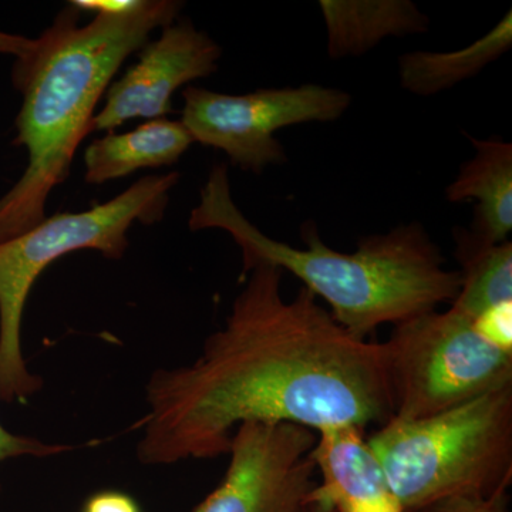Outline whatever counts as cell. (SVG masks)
I'll list each match as a JSON object with an SVG mask.
<instances>
[{"label": "cell", "instance_id": "6da1fadb", "mask_svg": "<svg viewBox=\"0 0 512 512\" xmlns=\"http://www.w3.org/2000/svg\"><path fill=\"white\" fill-rule=\"evenodd\" d=\"M245 275L225 325L197 360L151 373L141 464L224 456L235 430L251 421L319 431L392 419L382 343L343 329L303 286L286 301L284 271L274 265L256 264Z\"/></svg>", "mask_w": 512, "mask_h": 512}, {"label": "cell", "instance_id": "7a4b0ae2", "mask_svg": "<svg viewBox=\"0 0 512 512\" xmlns=\"http://www.w3.org/2000/svg\"><path fill=\"white\" fill-rule=\"evenodd\" d=\"M183 6L178 0H76L15 59L12 82L22 106L13 146L26 148L28 165L0 198V242L45 221L47 200L69 177L121 64L154 30L175 22Z\"/></svg>", "mask_w": 512, "mask_h": 512}, {"label": "cell", "instance_id": "3957f363", "mask_svg": "<svg viewBox=\"0 0 512 512\" xmlns=\"http://www.w3.org/2000/svg\"><path fill=\"white\" fill-rule=\"evenodd\" d=\"M191 231L222 229L242 252V274L256 264L274 265L301 279L303 288L330 306V315L353 336L367 340L386 323L406 322L453 302L461 288L458 271L420 222L360 239L353 254L329 248L315 222H305L293 247L264 234L242 214L231 194L227 165H215L191 212Z\"/></svg>", "mask_w": 512, "mask_h": 512}, {"label": "cell", "instance_id": "277c9868", "mask_svg": "<svg viewBox=\"0 0 512 512\" xmlns=\"http://www.w3.org/2000/svg\"><path fill=\"white\" fill-rule=\"evenodd\" d=\"M367 443L403 512L457 495L507 493L512 384L427 419H390Z\"/></svg>", "mask_w": 512, "mask_h": 512}, {"label": "cell", "instance_id": "5b68a950", "mask_svg": "<svg viewBox=\"0 0 512 512\" xmlns=\"http://www.w3.org/2000/svg\"><path fill=\"white\" fill-rule=\"evenodd\" d=\"M178 180V173L148 175L113 200L46 217L25 234L0 242V402L23 403L42 389L22 350L23 313L37 278L57 259L82 249L123 258L130 247L128 229L163 220Z\"/></svg>", "mask_w": 512, "mask_h": 512}, {"label": "cell", "instance_id": "8992f818", "mask_svg": "<svg viewBox=\"0 0 512 512\" xmlns=\"http://www.w3.org/2000/svg\"><path fill=\"white\" fill-rule=\"evenodd\" d=\"M382 346L392 419H427L512 384V353L485 342L451 308L394 325Z\"/></svg>", "mask_w": 512, "mask_h": 512}, {"label": "cell", "instance_id": "52a82bcc", "mask_svg": "<svg viewBox=\"0 0 512 512\" xmlns=\"http://www.w3.org/2000/svg\"><path fill=\"white\" fill-rule=\"evenodd\" d=\"M183 97L181 123L194 143L224 151L232 164L255 174L288 160L285 148L275 138L276 131L296 124L332 123L352 103L345 90L320 84L247 94L215 93L188 86Z\"/></svg>", "mask_w": 512, "mask_h": 512}, {"label": "cell", "instance_id": "ba28073f", "mask_svg": "<svg viewBox=\"0 0 512 512\" xmlns=\"http://www.w3.org/2000/svg\"><path fill=\"white\" fill-rule=\"evenodd\" d=\"M315 443L316 431L298 424H241L227 473L194 512H306L316 485Z\"/></svg>", "mask_w": 512, "mask_h": 512}, {"label": "cell", "instance_id": "9c48e42d", "mask_svg": "<svg viewBox=\"0 0 512 512\" xmlns=\"http://www.w3.org/2000/svg\"><path fill=\"white\" fill-rule=\"evenodd\" d=\"M222 49L191 20H175L156 40L138 50V59L106 92L103 109L94 116L93 131L113 133L128 120L165 119L174 93L218 70Z\"/></svg>", "mask_w": 512, "mask_h": 512}, {"label": "cell", "instance_id": "30bf717a", "mask_svg": "<svg viewBox=\"0 0 512 512\" xmlns=\"http://www.w3.org/2000/svg\"><path fill=\"white\" fill-rule=\"evenodd\" d=\"M311 460L320 483L313 487L309 503L326 505L332 512H403L360 427L316 431Z\"/></svg>", "mask_w": 512, "mask_h": 512}, {"label": "cell", "instance_id": "8fae6325", "mask_svg": "<svg viewBox=\"0 0 512 512\" xmlns=\"http://www.w3.org/2000/svg\"><path fill=\"white\" fill-rule=\"evenodd\" d=\"M470 138L476 156L461 165L446 188L450 202L476 200L471 231L493 242L507 241L512 229V144L501 138Z\"/></svg>", "mask_w": 512, "mask_h": 512}, {"label": "cell", "instance_id": "7c38bea8", "mask_svg": "<svg viewBox=\"0 0 512 512\" xmlns=\"http://www.w3.org/2000/svg\"><path fill=\"white\" fill-rule=\"evenodd\" d=\"M332 59L362 56L387 37L419 35L429 18L409 0H320Z\"/></svg>", "mask_w": 512, "mask_h": 512}, {"label": "cell", "instance_id": "4fadbf2b", "mask_svg": "<svg viewBox=\"0 0 512 512\" xmlns=\"http://www.w3.org/2000/svg\"><path fill=\"white\" fill-rule=\"evenodd\" d=\"M194 143L181 121L148 120L124 134L107 133L84 151L87 184L120 180L144 168L173 165Z\"/></svg>", "mask_w": 512, "mask_h": 512}, {"label": "cell", "instance_id": "5bb4252c", "mask_svg": "<svg viewBox=\"0 0 512 512\" xmlns=\"http://www.w3.org/2000/svg\"><path fill=\"white\" fill-rule=\"evenodd\" d=\"M512 46V13L508 10L483 37L456 52L406 53L399 60L400 83L406 92L430 97L473 79Z\"/></svg>", "mask_w": 512, "mask_h": 512}, {"label": "cell", "instance_id": "9a60e30c", "mask_svg": "<svg viewBox=\"0 0 512 512\" xmlns=\"http://www.w3.org/2000/svg\"><path fill=\"white\" fill-rule=\"evenodd\" d=\"M461 288L451 309L476 319L487 309L512 302V244H493L467 228L454 229Z\"/></svg>", "mask_w": 512, "mask_h": 512}, {"label": "cell", "instance_id": "2e32d148", "mask_svg": "<svg viewBox=\"0 0 512 512\" xmlns=\"http://www.w3.org/2000/svg\"><path fill=\"white\" fill-rule=\"evenodd\" d=\"M478 335L494 348L512 353V302L500 303L473 319Z\"/></svg>", "mask_w": 512, "mask_h": 512}, {"label": "cell", "instance_id": "e0dca14e", "mask_svg": "<svg viewBox=\"0 0 512 512\" xmlns=\"http://www.w3.org/2000/svg\"><path fill=\"white\" fill-rule=\"evenodd\" d=\"M73 447L66 444L45 443L33 437L19 436L0 424V466L12 458H49L69 453Z\"/></svg>", "mask_w": 512, "mask_h": 512}, {"label": "cell", "instance_id": "ac0fdd59", "mask_svg": "<svg viewBox=\"0 0 512 512\" xmlns=\"http://www.w3.org/2000/svg\"><path fill=\"white\" fill-rule=\"evenodd\" d=\"M414 512H510L508 494L457 495L420 508Z\"/></svg>", "mask_w": 512, "mask_h": 512}, {"label": "cell", "instance_id": "d6986e66", "mask_svg": "<svg viewBox=\"0 0 512 512\" xmlns=\"http://www.w3.org/2000/svg\"><path fill=\"white\" fill-rule=\"evenodd\" d=\"M84 512H141L136 501L130 495L119 491H104L93 495L86 505Z\"/></svg>", "mask_w": 512, "mask_h": 512}, {"label": "cell", "instance_id": "ffe728a7", "mask_svg": "<svg viewBox=\"0 0 512 512\" xmlns=\"http://www.w3.org/2000/svg\"><path fill=\"white\" fill-rule=\"evenodd\" d=\"M35 39L29 37L12 35V33L0 32V55L13 56L15 59L25 56L30 52Z\"/></svg>", "mask_w": 512, "mask_h": 512}, {"label": "cell", "instance_id": "44dd1931", "mask_svg": "<svg viewBox=\"0 0 512 512\" xmlns=\"http://www.w3.org/2000/svg\"><path fill=\"white\" fill-rule=\"evenodd\" d=\"M306 512H332L329 510L326 505L318 504V503H309L308 508H306Z\"/></svg>", "mask_w": 512, "mask_h": 512}]
</instances>
